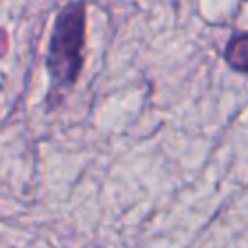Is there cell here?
Here are the masks:
<instances>
[{"mask_svg": "<svg viewBox=\"0 0 248 248\" xmlns=\"http://www.w3.org/2000/svg\"><path fill=\"white\" fill-rule=\"evenodd\" d=\"M83 46H85V2L76 0L66 4L52 25L48 52H46V74L50 91L46 101L50 105L72 89L81 68H83Z\"/></svg>", "mask_w": 248, "mask_h": 248, "instance_id": "1", "label": "cell"}, {"mask_svg": "<svg viewBox=\"0 0 248 248\" xmlns=\"http://www.w3.org/2000/svg\"><path fill=\"white\" fill-rule=\"evenodd\" d=\"M225 62L242 74H248V33H236L225 46Z\"/></svg>", "mask_w": 248, "mask_h": 248, "instance_id": "2", "label": "cell"}]
</instances>
